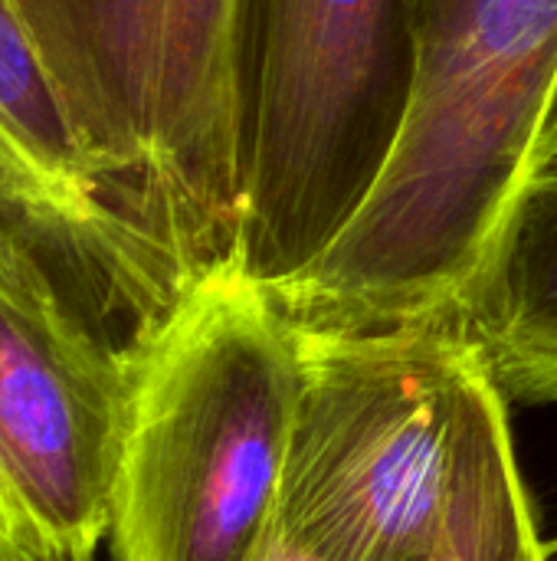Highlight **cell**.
I'll use <instances>...</instances> for the list:
<instances>
[{"mask_svg":"<svg viewBox=\"0 0 557 561\" xmlns=\"http://www.w3.org/2000/svg\"><path fill=\"white\" fill-rule=\"evenodd\" d=\"M453 322L509 401L557 404V164L538 168L509 204Z\"/></svg>","mask_w":557,"mask_h":561,"instance_id":"obj_8","label":"cell"},{"mask_svg":"<svg viewBox=\"0 0 557 561\" xmlns=\"http://www.w3.org/2000/svg\"><path fill=\"white\" fill-rule=\"evenodd\" d=\"M135 352L0 230V526L36 561H95Z\"/></svg>","mask_w":557,"mask_h":561,"instance_id":"obj_6","label":"cell"},{"mask_svg":"<svg viewBox=\"0 0 557 561\" xmlns=\"http://www.w3.org/2000/svg\"><path fill=\"white\" fill-rule=\"evenodd\" d=\"M299 332L227 266L138 348L108 561H266L299 404Z\"/></svg>","mask_w":557,"mask_h":561,"instance_id":"obj_3","label":"cell"},{"mask_svg":"<svg viewBox=\"0 0 557 561\" xmlns=\"http://www.w3.org/2000/svg\"><path fill=\"white\" fill-rule=\"evenodd\" d=\"M548 164H557V95L555 105H552V115H548V125L542 131V141H538V154H535V171L538 168H548ZM532 171V174H535Z\"/></svg>","mask_w":557,"mask_h":561,"instance_id":"obj_9","label":"cell"},{"mask_svg":"<svg viewBox=\"0 0 557 561\" xmlns=\"http://www.w3.org/2000/svg\"><path fill=\"white\" fill-rule=\"evenodd\" d=\"M266 561H312V559H302V556H292V552H286L279 542H276V549H272V556Z\"/></svg>","mask_w":557,"mask_h":561,"instance_id":"obj_11","label":"cell"},{"mask_svg":"<svg viewBox=\"0 0 557 561\" xmlns=\"http://www.w3.org/2000/svg\"><path fill=\"white\" fill-rule=\"evenodd\" d=\"M548 561H557V546H555V552H548Z\"/></svg>","mask_w":557,"mask_h":561,"instance_id":"obj_12","label":"cell"},{"mask_svg":"<svg viewBox=\"0 0 557 561\" xmlns=\"http://www.w3.org/2000/svg\"><path fill=\"white\" fill-rule=\"evenodd\" d=\"M144 230L197 289L236 266V0H20Z\"/></svg>","mask_w":557,"mask_h":561,"instance_id":"obj_5","label":"cell"},{"mask_svg":"<svg viewBox=\"0 0 557 561\" xmlns=\"http://www.w3.org/2000/svg\"><path fill=\"white\" fill-rule=\"evenodd\" d=\"M0 230L128 352L190 296L82 128L20 0H0Z\"/></svg>","mask_w":557,"mask_h":561,"instance_id":"obj_7","label":"cell"},{"mask_svg":"<svg viewBox=\"0 0 557 561\" xmlns=\"http://www.w3.org/2000/svg\"><path fill=\"white\" fill-rule=\"evenodd\" d=\"M299 332L276 542L312 561H548L509 398L453 322Z\"/></svg>","mask_w":557,"mask_h":561,"instance_id":"obj_1","label":"cell"},{"mask_svg":"<svg viewBox=\"0 0 557 561\" xmlns=\"http://www.w3.org/2000/svg\"><path fill=\"white\" fill-rule=\"evenodd\" d=\"M427 0H236V270L269 296L364 210L404 138Z\"/></svg>","mask_w":557,"mask_h":561,"instance_id":"obj_4","label":"cell"},{"mask_svg":"<svg viewBox=\"0 0 557 561\" xmlns=\"http://www.w3.org/2000/svg\"><path fill=\"white\" fill-rule=\"evenodd\" d=\"M0 561H36L33 556H26L10 536H7V529L0 526Z\"/></svg>","mask_w":557,"mask_h":561,"instance_id":"obj_10","label":"cell"},{"mask_svg":"<svg viewBox=\"0 0 557 561\" xmlns=\"http://www.w3.org/2000/svg\"><path fill=\"white\" fill-rule=\"evenodd\" d=\"M557 95V0H427L394 161L332 250L276 306L302 332L453 319L535 171Z\"/></svg>","mask_w":557,"mask_h":561,"instance_id":"obj_2","label":"cell"}]
</instances>
